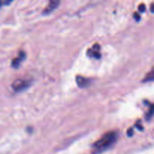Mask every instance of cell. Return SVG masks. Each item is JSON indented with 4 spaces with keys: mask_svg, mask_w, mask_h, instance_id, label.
Returning <instances> with one entry per match:
<instances>
[{
    "mask_svg": "<svg viewBox=\"0 0 154 154\" xmlns=\"http://www.w3.org/2000/svg\"><path fill=\"white\" fill-rule=\"evenodd\" d=\"M118 134L117 132H108L104 134L99 140L94 142L92 145V154H101L109 150L114 145L117 141Z\"/></svg>",
    "mask_w": 154,
    "mask_h": 154,
    "instance_id": "1",
    "label": "cell"
},
{
    "mask_svg": "<svg viewBox=\"0 0 154 154\" xmlns=\"http://www.w3.org/2000/svg\"><path fill=\"white\" fill-rule=\"evenodd\" d=\"M29 86V82L26 80L23 79H17L12 83V88L14 91L20 92L26 90Z\"/></svg>",
    "mask_w": 154,
    "mask_h": 154,
    "instance_id": "2",
    "label": "cell"
},
{
    "mask_svg": "<svg viewBox=\"0 0 154 154\" xmlns=\"http://www.w3.org/2000/svg\"><path fill=\"white\" fill-rule=\"evenodd\" d=\"M99 51H100V46H99V44H95L90 49H89L87 51V55L90 56V57H94V58L99 59L101 57V54Z\"/></svg>",
    "mask_w": 154,
    "mask_h": 154,
    "instance_id": "3",
    "label": "cell"
},
{
    "mask_svg": "<svg viewBox=\"0 0 154 154\" xmlns=\"http://www.w3.org/2000/svg\"><path fill=\"white\" fill-rule=\"evenodd\" d=\"M60 5V2L57 1V0H53L51 1L48 3V5L45 7V8L44 9L43 14H51V12L54 11L56 8L59 6Z\"/></svg>",
    "mask_w": 154,
    "mask_h": 154,
    "instance_id": "4",
    "label": "cell"
},
{
    "mask_svg": "<svg viewBox=\"0 0 154 154\" xmlns=\"http://www.w3.org/2000/svg\"><path fill=\"white\" fill-rule=\"evenodd\" d=\"M76 82L78 84V87H81V88H84V87H87L90 84V81L87 78H84V77L82 76H77Z\"/></svg>",
    "mask_w": 154,
    "mask_h": 154,
    "instance_id": "5",
    "label": "cell"
},
{
    "mask_svg": "<svg viewBox=\"0 0 154 154\" xmlns=\"http://www.w3.org/2000/svg\"><path fill=\"white\" fill-rule=\"evenodd\" d=\"M26 57V54L23 52V51H20L19 54V56H18V57H17V58L14 59L13 61H12V66H13L14 68H18L19 67L20 64L21 62L23 61V60L25 59Z\"/></svg>",
    "mask_w": 154,
    "mask_h": 154,
    "instance_id": "6",
    "label": "cell"
},
{
    "mask_svg": "<svg viewBox=\"0 0 154 154\" xmlns=\"http://www.w3.org/2000/svg\"><path fill=\"white\" fill-rule=\"evenodd\" d=\"M153 70H151L147 75H146V77L144 78V81H144V82H146V81H153Z\"/></svg>",
    "mask_w": 154,
    "mask_h": 154,
    "instance_id": "7",
    "label": "cell"
},
{
    "mask_svg": "<svg viewBox=\"0 0 154 154\" xmlns=\"http://www.w3.org/2000/svg\"><path fill=\"white\" fill-rule=\"evenodd\" d=\"M153 106H152V105H150V110H149V112H147V114H146V120H150V119L152 118V117H153Z\"/></svg>",
    "mask_w": 154,
    "mask_h": 154,
    "instance_id": "8",
    "label": "cell"
},
{
    "mask_svg": "<svg viewBox=\"0 0 154 154\" xmlns=\"http://www.w3.org/2000/svg\"><path fill=\"white\" fill-rule=\"evenodd\" d=\"M138 9H139V11L141 12H144V11H145V5H144V4L141 5L139 6V8H138Z\"/></svg>",
    "mask_w": 154,
    "mask_h": 154,
    "instance_id": "9",
    "label": "cell"
}]
</instances>
